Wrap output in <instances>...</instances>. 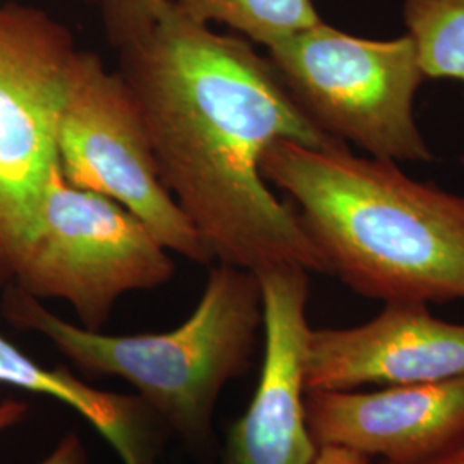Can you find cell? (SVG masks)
I'll return each instance as SVG.
<instances>
[{"label":"cell","instance_id":"1","mask_svg":"<svg viewBox=\"0 0 464 464\" xmlns=\"http://www.w3.org/2000/svg\"><path fill=\"white\" fill-rule=\"evenodd\" d=\"M119 61L160 178L212 260L253 274L284 266L327 274L296 208L272 193L260 164L282 140L312 149L344 143L301 112L268 57L172 7L147 38L119 50Z\"/></svg>","mask_w":464,"mask_h":464},{"label":"cell","instance_id":"2","mask_svg":"<svg viewBox=\"0 0 464 464\" xmlns=\"http://www.w3.org/2000/svg\"><path fill=\"white\" fill-rule=\"evenodd\" d=\"M260 170L291 199L327 274L354 293L383 304L464 301L461 195L348 145L276 141Z\"/></svg>","mask_w":464,"mask_h":464},{"label":"cell","instance_id":"3","mask_svg":"<svg viewBox=\"0 0 464 464\" xmlns=\"http://www.w3.org/2000/svg\"><path fill=\"white\" fill-rule=\"evenodd\" d=\"M2 315L19 331L47 337L86 375L131 383L160 421L184 440L201 444L212 430L222 389L248 372L264 329V299L256 274L218 264L195 312L169 332L90 331L53 315L16 285L4 287Z\"/></svg>","mask_w":464,"mask_h":464},{"label":"cell","instance_id":"4","mask_svg":"<svg viewBox=\"0 0 464 464\" xmlns=\"http://www.w3.org/2000/svg\"><path fill=\"white\" fill-rule=\"evenodd\" d=\"M266 50L285 90L322 133L373 159L433 160L416 124V92L427 78L410 34L368 40L322 21Z\"/></svg>","mask_w":464,"mask_h":464},{"label":"cell","instance_id":"5","mask_svg":"<svg viewBox=\"0 0 464 464\" xmlns=\"http://www.w3.org/2000/svg\"><path fill=\"white\" fill-rule=\"evenodd\" d=\"M176 266L149 226L121 203L71 186L57 169L11 285L71 304L82 327L100 331L117 301L172 279Z\"/></svg>","mask_w":464,"mask_h":464},{"label":"cell","instance_id":"6","mask_svg":"<svg viewBox=\"0 0 464 464\" xmlns=\"http://www.w3.org/2000/svg\"><path fill=\"white\" fill-rule=\"evenodd\" d=\"M78 50L44 9L0 4V287L13 284L59 169L57 121Z\"/></svg>","mask_w":464,"mask_h":464},{"label":"cell","instance_id":"7","mask_svg":"<svg viewBox=\"0 0 464 464\" xmlns=\"http://www.w3.org/2000/svg\"><path fill=\"white\" fill-rule=\"evenodd\" d=\"M57 162L67 183L103 195L141 218L169 251L212 262L160 178L149 126L131 86L97 53L78 50L57 121Z\"/></svg>","mask_w":464,"mask_h":464},{"label":"cell","instance_id":"8","mask_svg":"<svg viewBox=\"0 0 464 464\" xmlns=\"http://www.w3.org/2000/svg\"><path fill=\"white\" fill-rule=\"evenodd\" d=\"M308 274L296 266L256 274L264 299V363L245 415L227 435L226 464H310L315 458L306 421Z\"/></svg>","mask_w":464,"mask_h":464},{"label":"cell","instance_id":"9","mask_svg":"<svg viewBox=\"0 0 464 464\" xmlns=\"http://www.w3.org/2000/svg\"><path fill=\"white\" fill-rule=\"evenodd\" d=\"M458 377H464V324L431 315L429 304L387 303L362 325L310 332L306 392Z\"/></svg>","mask_w":464,"mask_h":464},{"label":"cell","instance_id":"10","mask_svg":"<svg viewBox=\"0 0 464 464\" xmlns=\"http://www.w3.org/2000/svg\"><path fill=\"white\" fill-rule=\"evenodd\" d=\"M320 446H344L389 464H427L464 440V377L377 391L306 392Z\"/></svg>","mask_w":464,"mask_h":464},{"label":"cell","instance_id":"11","mask_svg":"<svg viewBox=\"0 0 464 464\" xmlns=\"http://www.w3.org/2000/svg\"><path fill=\"white\" fill-rule=\"evenodd\" d=\"M0 385L64 402L97 429L122 464H155L160 420L140 396L100 391L76 379L64 366L38 365L2 335Z\"/></svg>","mask_w":464,"mask_h":464},{"label":"cell","instance_id":"12","mask_svg":"<svg viewBox=\"0 0 464 464\" xmlns=\"http://www.w3.org/2000/svg\"><path fill=\"white\" fill-rule=\"evenodd\" d=\"M170 4L193 23L224 24L234 34L266 49L324 21L314 0H170Z\"/></svg>","mask_w":464,"mask_h":464},{"label":"cell","instance_id":"13","mask_svg":"<svg viewBox=\"0 0 464 464\" xmlns=\"http://www.w3.org/2000/svg\"><path fill=\"white\" fill-rule=\"evenodd\" d=\"M404 23L427 80L464 82V0H406Z\"/></svg>","mask_w":464,"mask_h":464},{"label":"cell","instance_id":"14","mask_svg":"<svg viewBox=\"0 0 464 464\" xmlns=\"http://www.w3.org/2000/svg\"><path fill=\"white\" fill-rule=\"evenodd\" d=\"M100 17L109 44L119 52L147 38L172 11L170 0H84Z\"/></svg>","mask_w":464,"mask_h":464},{"label":"cell","instance_id":"15","mask_svg":"<svg viewBox=\"0 0 464 464\" xmlns=\"http://www.w3.org/2000/svg\"><path fill=\"white\" fill-rule=\"evenodd\" d=\"M40 464H90V461L80 437L71 433Z\"/></svg>","mask_w":464,"mask_h":464},{"label":"cell","instance_id":"16","mask_svg":"<svg viewBox=\"0 0 464 464\" xmlns=\"http://www.w3.org/2000/svg\"><path fill=\"white\" fill-rule=\"evenodd\" d=\"M310 464H370L368 456L344 446H320Z\"/></svg>","mask_w":464,"mask_h":464},{"label":"cell","instance_id":"17","mask_svg":"<svg viewBox=\"0 0 464 464\" xmlns=\"http://www.w3.org/2000/svg\"><path fill=\"white\" fill-rule=\"evenodd\" d=\"M30 411V406L21 401H4L0 402V433L21 423Z\"/></svg>","mask_w":464,"mask_h":464},{"label":"cell","instance_id":"18","mask_svg":"<svg viewBox=\"0 0 464 464\" xmlns=\"http://www.w3.org/2000/svg\"><path fill=\"white\" fill-rule=\"evenodd\" d=\"M427 464H464V440Z\"/></svg>","mask_w":464,"mask_h":464},{"label":"cell","instance_id":"19","mask_svg":"<svg viewBox=\"0 0 464 464\" xmlns=\"http://www.w3.org/2000/svg\"><path fill=\"white\" fill-rule=\"evenodd\" d=\"M463 162H464V157H463Z\"/></svg>","mask_w":464,"mask_h":464}]
</instances>
